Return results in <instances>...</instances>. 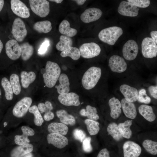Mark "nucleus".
<instances>
[{
    "label": "nucleus",
    "mask_w": 157,
    "mask_h": 157,
    "mask_svg": "<svg viewBox=\"0 0 157 157\" xmlns=\"http://www.w3.org/2000/svg\"><path fill=\"white\" fill-rule=\"evenodd\" d=\"M21 130L23 134L28 137L33 135L35 134L33 130L28 126H23L21 127Z\"/></svg>",
    "instance_id": "a18cd8bd"
},
{
    "label": "nucleus",
    "mask_w": 157,
    "mask_h": 157,
    "mask_svg": "<svg viewBox=\"0 0 157 157\" xmlns=\"http://www.w3.org/2000/svg\"><path fill=\"white\" fill-rule=\"evenodd\" d=\"M103 13L99 8H88L80 16L81 20L84 23H88L99 19Z\"/></svg>",
    "instance_id": "4468645a"
},
{
    "label": "nucleus",
    "mask_w": 157,
    "mask_h": 157,
    "mask_svg": "<svg viewBox=\"0 0 157 157\" xmlns=\"http://www.w3.org/2000/svg\"><path fill=\"white\" fill-rule=\"evenodd\" d=\"M108 104L110 110L111 117L114 119L118 118L122 113L120 101L118 99L113 97L109 99Z\"/></svg>",
    "instance_id": "aec40b11"
},
{
    "label": "nucleus",
    "mask_w": 157,
    "mask_h": 157,
    "mask_svg": "<svg viewBox=\"0 0 157 157\" xmlns=\"http://www.w3.org/2000/svg\"><path fill=\"white\" fill-rule=\"evenodd\" d=\"M121 107L125 115L127 117L135 119L137 115L136 109L134 104L126 101L124 98L121 101Z\"/></svg>",
    "instance_id": "6ab92c4d"
},
{
    "label": "nucleus",
    "mask_w": 157,
    "mask_h": 157,
    "mask_svg": "<svg viewBox=\"0 0 157 157\" xmlns=\"http://www.w3.org/2000/svg\"><path fill=\"white\" fill-rule=\"evenodd\" d=\"M138 110L140 114L147 121L152 122L155 119L156 116L151 106L141 105L139 106Z\"/></svg>",
    "instance_id": "a878e982"
},
{
    "label": "nucleus",
    "mask_w": 157,
    "mask_h": 157,
    "mask_svg": "<svg viewBox=\"0 0 157 157\" xmlns=\"http://www.w3.org/2000/svg\"><path fill=\"white\" fill-rule=\"evenodd\" d=\"M4 5V1L0 0V12L2 10Z\"/></svg>",
    "instance_id": "6e6d98bb"
},
{
    "label": "nucleus",
    "mask_w": 157,
    "mask_h": 157,
    "mask_svg": "<svg viewBox=\"0 0 157 157\" xmlns=\"http://www.w3.org/2000/svg\"><path fill=\"white\" fill-rule=\"evenodd\" d=\"M11 8L13 13L23 18H26L30 16L29 10L25 4L19 0L10 1Z\"/></svg>",
    "instance_id": "ddd939ff"
},
{
    "label": "nucleus",
    "mask_w": 157,
    "mask_h": 157,
    "mask_svg": "<svg viewBox=\"0 0 157 157\" xmlns=\"http://www.w3.org/2000/svg\"><path fill=\"white\" fill-rule=\"evenodd\" d=\"M84 122L86 125L88 131L90 135H94L98 133L100 130L98 122L88 119H86Z\"/></svg>",
    "instance_id": "f704fd0d"
},
{
    "label": "nucleus",
    "mask_w": 157,
    "mask_h": 157,
    "mask_svg": "<svg viewBox=\"0 0 157 157\" xmlns=\"http://www.w3.org/2000/svg\"><path fill=\"white\" fill-rule=\"evenodd\" d=\"M14 141L15 143L19 145L29 143L30 142L28 136L23 134L21 135H16Z\"/></svg>",
    "instance_id": "a19ab883"
},
{
    "label": "nucleus",
    "mask_w": 157,
    "mask_h": 157,
    "mask_svg": "<svg viewBox=\"0 0 157 157\" xmlns=\"http://www.w3.org/2000/svg\"><path fill=\"white\" fill-rule=\"evenodd\" d=\"M49 1H52V2H54L57 3H61L63 1V0H49Z\"/></svg>",
    "instance_id": "13d9d810"
},
{
    "label": "nucleus",
    "mask_w": 157,
    "mask_h": 157,
    "mask_svg": "<svg viewBox=\"0 0 157 157\" xmlns=\"http://www.w3.org/2000/svg\"><path fill=\"white\" fill-rule=\"evenodd\" d=\"M28 111L34 115V121L35 124L38 126L42 125L44 122V120L38 107L35 105L30 107Z\"/></svg>",
    "instance_id": "58836bf2"
},
{
    "label": "nucleus",
    "mask_w": 157,
    "mask_h": 157,
    "mask_svg": "<svg viewBox=\"0 0 157 157\" xmlns=\"http://www.w3.org/2000/svg\"><path fill=\"white\" fill-rule=\"evenodd\" d=\"M54 113L51 111L45 112L44 115V119L46 121H49L53 119L54 117Z\"/></svg>",
    "instance_id": "09e8293b"
},
{
    "label": "nucleus",
    "mask_w": 157,
    "mask_h": 157,
    "mask_svg": "<svg viewBox=\"0 0 157 157\" xmlns=\"http://www.w3.org/2000/svg\"><path fill=\"white\" fill-rule=\"evenodd\" d=\"M49 45V42L48 40H45L40 46L38 50V53L42 54L45 53L47 51Z\"/></svg>",
    "instance_id": "49530a36"
},
{
    "label": "nucleus",
    "mask_w": 157,
    "mask_h": 157,
    "mask_svg": "<svg viewBox=\"0 0 157 157\" xmlns=\"http://www.w3.org/2000/svg\"><path fill=\"white\" fill-rule=\"evenodd\" d=\"M29 2L31 10L37 15L44 17L50 12L49 2L46 0H29Z\"/></svg>",
    "instance_id": "20e7f679"
},
{
    "label": "nucleus",
    "mask_w": 157,
    "mask_h": 157,
    "mask_svg": "<svg viewBox=\"0 0 157 157\" xmlns=\"http://www.w3.org/2000/svg\"><path fill=\"white\" fill-rule=\"evenodd\" d=\"M108 65L113 72L121 73L126 69L127 64L124 58L117 55L111 56L108 61Z\"/></svg>",
    "instance_id": "9b49d317"
},
{
    "label": "nucleus",
    "mask_w": 157,
    "mask_h": 157,
    "mask_svg": "<svg viewBox=\"0 0 157 157\" xmlns=\"http://www.w3.org/2000/svg\"><path fill=\"white\" fill-rule=\"evenodd\" d=\"M97 113V108L90 105L86 106V109H82L80 112V113L81 116L87 117L88 119L96 121L99 119V117Z\"/></svg>",
    "instance_id": "cd10ccee"
},
{
    "label": "nucleus",
    "mask_w": 157,
    "mask_h": 157,
    "mask_svg": "<svg viewBox=\"0 0 157 157\" xmlns=\"http://www.w3.org/2000/svg\"><path fill=\"white\" fill-rule=\"evenodd\" d=\"M59 31L62 34L70 38L75 36L77 33V30L71 28L69 22L66 20H63L60 23Z\"/></svg>",
    "instance_id": "393cba45"
},
{
    "label": "nucleus",
    "mask_w": 157,
    "mask_h": 157,
    "mask_svg": "<svg viewBox=\"0 0 157 157\" xmlns=\"http://www.w3.org/2000/svg\"><path fill=\"white\" fill-rule=\"evenodd\" d=\"M3 48V43L0 39V53H1L2 50Z\"/></svg>",
    "instance_id": "4d7b16f0"
},
{
    "label": "nucleus",
    "mask_w": 157,
    "mask_h": 157,
    "mask_svg": "<svg viewBox=\"0 0 157 157\" xmlns=\"http://www.w3.org/2000/svg\"><path fill=\"white\" fill-rule=\"evenodd\" d=\"M74 138L76 140L82 142L86 138V134L82 130L76 129L73 131Z\"/></svg>",
    "instance_id": "c03bdc74"
},
{
    "label": "nucleus",
    "mask_w": 157,
    "mask_h": 157,
    "mask_svg": "<svg viewBox=\"0 0 157 157\" xmlns=\"http://www.w3.org/2000/svg\"><path fill=\"white\" fill-rule=\"evenodd\" d=\"M47 142L55 147L62 149L68 144L67 138L64 135L56 133H50L47 136Z\"/></svg>",
    "instance_id": "dca6fc26"
},
{
    "label": "nucleus",
    "mask_w": 157,
    "mask_h": 157,
    "mask_svg": "<svg viewBox=\"0 0 157 157\" xmlns=\"http://www.w3.org/2000/svg\"><path fill=\"white\" fill-rule=\"evenodd\" d=\"M128 2L131 3L137 7L145 8L150 5V1L149 0H128Z\"/></svg>",
    "instance_id": "79ce46f5"
},
{
    "label": "nucleus",
    "mask_w": 157,
    "mask_h": 157,
    "mask_svg": "<svg viewBox=\"0 0 157 157\" xmlns=\"http://www.w3.org/2000/svg\"><path fill=\"white\" fill-rule=\"evenodd\" d=\"M58 99L60 103L65 106H78L80 104L79 96L73 92L66 94H59Z\"/></svg>",
    "instance_id": "f3484780"
},
{
    "label": "nucleus",
    "mask_w": 157,
    "mask_h": 157,
    "mask_svg": "<svg viewBox=\"0 0 157 157\" xmlns=\"http://www.w3.org/2000/svg\"><path fill=\"white\" fill-rule=\"evenodd\" d=\"M57 117L59 119L61 123L65 125L71 126L74 125L76 121L75 117L72 115L68 113L67 112L63 109H60L56 112Z\"/></svg>",
    "instance_id": "b1692460"
},
{
    "label": "nucleus",
    "mask_w": 157,
    "mask_h": 157,
    "mask_svg": "<svg viewBox=\"0 0 157 157\" xmlns=\"http://www.w3.org/2000/svg\"><path fill=\"white\" fill-rule=\"evenodd\" d=\"M60 72V68L57 63L47 61L45 66V72L43 74L45 86L49 88L54 87L59 78Z\"/></svg>",
    "instance_id": "f257e3e1"
},
{
    "label": "nucleus",
    "mask_w": 157,
    "mask_h": 157,
    "mask_svg": "<svg viewBox=\"0 0 157 157\" xmlns=\"http://www.w3.org/2000/svg\"><path fill=\"white\" fill-rule=\"evenodd\" d=\"M151 38L156 44H157V31H152L150 33Z\"/></svg>",
    "instance_id": "603ef678"
},
{
    "label": "nucleus",
    "mask_w": 157,
    "mask_h": 157,
    "mask_svg": "<svg viewBox=\"0 0 157 157\" xmlns=\"http://www.w3.org/2000/svg\"><path fill=\"white\" fill-rule=\"evenodd\" d=\"M97 157H110L109 152L106 148H104L99 152Z\"/></svg>",
    "instance_id": "8fccbe9b"
},
{
    "label": "nucleus",
    "mask_w": 157,
    "mask_h": 157,
    "mask_svg": "<svg viewBox=\"0 0 157 157\" xmlns=\"http://www.w3.org/2000/svg\"><path fill=\"white\" fill-rule=\"evenodd\" d=\"M11 33L16 40L18 42L23 41L27 33L24 22L20 18H15L13 23Z\"/></svg>",
    "instance_id": "423d86ee"
},
{
    "label": "nucleus",
    "mask_w": 157,
    "mask_h": 157,
    "mask_svg": "<svg viewBox=\"0 0 157 157\" xmlns=\"http://www.w3.org/2000/svg\"><path fill=\"white\" fill-rule=\"evenodd\" d=\"M33 28L40 33H47L52 29L51 22L48 20L38 22L33 25Z\"/></svg>",
    "instance_id": "c756f323"
},
{
    "label": "nucleus",
    "mask_w": 157,
    "mask_h": 157,
    "mask_svg": "<svg viewBox=\"0 0 157 157\" xmlns=\"http://www.w3.org/2000/svg\"><path fill=\"white\" fill-rule=\"evenodd\" d=\"M149 91L152 97L157 99V86L151 85L148 88Z\"/></svg>",
    "instance_id": "de8ad7c7"
},
{
    "label": "nucleus",
    "mask_w": 157,
    "mask_h": 157,
    "mask_svg": "<svg viewBox=\"0 0 157 157\" xmlns=\"http://www.w3.org/2000/svg\"><path fill=\"white\" fill-rule=\"evenodd\" d=\"M45 104L48 110L51 111L53 109V107L51 103L49 101H47L45 102Z\"/></svg>",
    "instance_id": "864d4df0"
},
{
    "label": "nucleus",
    "mask_w": 157,
    "mask_h": 157,
    "mask_svg": "<svg viewBox=\"0 0 157 157\" xmlns=\"http://www.w3.org/2000/svg\"><path fill=\"white\" fill-rule=\"evenodd\" d=\"M142 52L143 56L147 58H152L157 55V46L150 38H144L141 44Z\"/></svg>",
    "instance_id": "0eeeda50"
},
{
    "label": "nucleus",
    "mask_w": 157,
    "mask_h": 157,
    "mask_svg": "<svg viewBox=\"0 0 157 157\" xmlns=\"http://www.w3.org/2000/svg\"><path fill=\"white\" fill-rule=\"evenodd\" d=\"M140 102L145 104H149L151 101V98L148 96L144 89H142L140 90L138 93V99Z\"/></svg>",
    "instance_id": "ea45409f"
},
{
    "label": "nucleus",
    "mask_w": 157,
    "mask_h": 157,
    "mask_svg": "<svg viewBox=\"0 0 157 157\" xmlns=\"http://www.w3.org/2000/svg\"><path fill=\"white\" fill-rule=\"evenodd\" d=\"M139 10L134 4L128 1H123L119 4L117 11L122 15L134 17L138 15Z\"/></svg>",
    "instance_id": "f8f14e48"
},
{
    "label": "nucleus",
    "mask_w": 157,
    "mask_h": 157,
    "mask_svg": "<svg viewBox=\"0 0 157 157\" xmlns=\"http://www.w3.org/2000/svg\"><path fill=\"white\" fill-rule=\"evenodd\" d=\"M32 101L31 97H26L18 101L13 108V115L19 118L24 116L30 107Z\"/></svg>",
    "instance_id": "6e6552de"
},
{
    "label": "nucleus",
    "mask_w": 157,
    "mask_h": 157,
    "mask_svg": "<svg viewBox=\"0 0 157 157\" xmlns=\"http://www.w3.org/2000/svg\"><path fill=\"white\" fill-rule=\"evenodd\" d=\"M59 39V41L56 45L58 50L62 51L72 47L73 42L71 38L62 35L60 36Z\"/></svg>",
    "instance_id": "7c9ffc66"
},
{
    "label": "nucleus",
    "mask_w": 157,
    "mask_h": 157,
    "mask_svg": "<svg viewBox=\"0 0 157 157\" xmlns=\"http://www.w3.org/2000/svg\"><path fill=\"white\" fill-rule=\"evenodd\" d=\"M142 146L149 153L153 155L157 154V142L152 140L147 139L142 143Z\"/></svg>",
    "instance_id": "e433bc0d"
},
{
    "label": "nucleus",
    "mask_w": 157,
    "mask_h": 157,
    "mask_svg": "<svg viewBox=\"0 0 157 157\" xmlns=\"http://www.w3.org/2000/svg\"><path fill=\"white\" fill-rule=\"evenodd\" d=\"M10 82L13 92L16 95H18L21 91L18 76L15 74H12L10 77Z\"/></svg>",
    "instance_id": "4c0bfd02"
},
{
    "label": "nucleus",
    "mask_w": 157,
    "mask_h": 157,
    "mask_svg": "<svg viewBox=\"0 0 157 157\" xmlns=\"http://www.w3.org/2000/svg\"><path fill=\"white\" fill-rule=\"evenodd\" d=\"M38 110L40 111L42 113L50 111L47 108L45 104L42 103H39L38 105Z\"/></svg>",
    "instance_id": "3c124183"
},
{
    "label": "nucleus",
    "mask_w": 157,
    "mask_h": 157,
    "mask_svg": "<svg viewBox=\"0 0 157 157\" xmlns=\"http://www.w3.org/2000/svg\"><path fill=\"white\" fill-rule=\"evenodd\" d=\"M20 46L21 49V56L23 60L26 61L33 55L34 51L33 47L27 42L21 44Z\"/></svg>",
    "instance_id": "2f4dec72"
},
{
    "label": "nucleus",
    "mask_w": 157,
    "mask_h": 157,
    "mask_svg": "<svg viewBox=\"0 0 157 157\" xmlns=\"http://www.w3.org/2000/svg\"><path fill=\"white\" fill-rule=\"evenodd\" d=\"M91 138L90 137H86L82 142V148L84 151L90 153L93 148L91 144Z\"/></svg>",
    "instance_id": "37998d69"
},
{
    "label": "nucleus",
    "mask_w": 157,
    "mask_h": 157,
    "mask_svg": "<svg viewBox=\"0 0 157 157\" xmlns=\"http://www.w3.org/2000/svg\"><path fill=\"white\" fill-rule=\"evenodd\" d=\"M50 133H56L64 136L67 133L69 129L65 124L62 123L54 122L49 124L47 127Z\"/></svg>",
    "instance_id": "5701e85b"
},
{
    "label": "nucleus",
    "mask_w": 157,
    "mask_h": 157,
    "mask_svg": "<svg viewBox=\"0 0 157 157\" xmlns=\"http://www.w3.org/2000/svg\"><path fill=\"white\" fill-rule=\"evenodd\" d=\"M120 90L127 101L133 102L138 99V91L135 88L124 84L120 87Z\"/></svg>",
    "instance_id": "a211bd4d"
},
{
    "label": "nucleus",
    "mask_w": 157,
    "mask_h": 157,
    "mask_svg": "<svg viewBox=\"0 0 157 157\" xmlns=\"http://www.w3.org/2000/svg\"><path fill=\"white\" fill-rule=\"evenodd\" d=\"M33 149V146L31 144L27 143L19 145L14 149L10 153L11 157H23L26 154L31 153Z\"/></svg>",
    "instance_id": "412c9836"
},
{
    "label": "nucleus",
    "mask_w": 157,
    "mask_h": 157,
    "mask_svg": "<svg viewBox=\"0 0 157 157\" xmlns=\"http://www.w3.org/2000/svg\"><path fill=\"white\" fill-rule=\"evenodd\" d=\"M60 55L63 57H69L75 60L79 59L81 56L79 49L77 47H71L62 51Z\"/></svg>",
    "instance_id": "72a5a7b5"
},
{
    "label": "nucleus",
    "mask_w": 157,
    "mask_h": 157,
    "mask_svg": "<svg viewBox=\"0 0 157 157\" xmlns=\"http://www.w3.org/2000/svg\"><path fill=\"white\" fill-rule=\"evenodd\" d=\"M132 120H127L118 125L120 132L123 137L127 139L131 138L132 132L130 127L132 124Z\"/></svg>",
    "instance_id": "bb28decb"
},
{
    "label": "nucleus",
    "mask_w": 157,
    "mask_h": 157,
    "mask_svg": "<svg viewBox=\"0 0 157 157\" xmlns=\"http://www.w3.org/2000/svg\"><path fill=\"white\" fill-rule=\"evenodd\" d=\"M101 74V69L94 66L89 68L84 73L82 79V84L85 89L94 88L99 80Z\"/></svg>",
    "instance_id": "f03ea898"
},
{
    "label": "nucleus",
    "mask_w": 157,
    "mask_h": 157,
    "mask_svg": "<svg viewBox=\"0 0 157 157\" xmlns=\"http://www.w3.org/2000/svg\"><path fill=\"white\" fill-rule=\"evenodd\" d=\"M5 50L7 55L12 60H16L21 56V49L20 45L15 40L11 39L6 42Z\"/></svg>",
    "instance_id": "9d476101"
},
{
    "label": "nucleus",
    "mask_w": 157,
    "mask_h": 157,
    "mask_svg": "<svg viewBox=\"0 0 157 157\" xmlns=\"http://www.w3.org/2000/svg\"><path fill=\"white\" fill-rule=\"evenodd\" d=\"M124 157H138L142 149L137 143L131 141L126 142L123 146Z\"/></svg>",
    "instance_id": "2eb2a0df"
},
{
    "label": "nucleus",
    "mask_w": 157,
    "mask_h": 157,
    "mask_svg": "<svg viewBox=\"0 0 157 157\" xmlns=\"http://www.w3.org/2000/svg\"><path fill=\"white\" fill-rule=\"evenodd\" d=\"M1 95V91H0V95Z\"/></svg>",
    "instance_id": "680f3d73"
},
{
    "label": "nucleus",
    "mask_w": 157,
    "mask_h": 157,
    "mask_svg": "<svg viewBox=\"0 0 157 157\" xmlns=\"http://www.w3.org/2000/svg\"><path fill=\"white\" fill-rule=\"evenodd\" d=\"M81 55L83 58H90L99 55L101 51V48L95 43L91 42L82 44L79 49Z\"/></svg>",
    "instance_id": "39448f33"
},
{
    "label": "nucleus",
    "mask_w": 157,
    "mask_h": 157,
    "mask_svg": "<svg viewBox=\"0 0 157 157\" xmlns=\"http://www.w3.org/2000/svg\"><path fill=\"white\" fill-rule=\"evenodd\" d=\"M7 124V123L6 122H4L3 123L4 127H5Z\"/></svg>",
    "instance_id": "052dcab7"
},
{
    "label": "nucleus",
    "mask_w": 157,
    "mask_h": 157,
    "mask_svg": "<svg viewBox=\"0 0 157 157\" xmlns=\"http://www.w3.org/2000/svg\"><path fill=\"white\" fill-rule=\"evenodd\" d=\"M2 86L5 93V97L8 100H11L13 97V92L10 81L6 77L3 78L1 81Z\"/></svg>",
    "instance_id": "c9c22d12"
},
{
    "label": "nucleus",
    "mask_w": 157,
    "mask_h": 157,
    "mask_svg": "<svg viewBox=\"0 0 157 157\" xmlns=\"http://www.w3.org/2000/svg\"><path fill=\"white\" fill-rule=\"evenodd\" d=\"M23 157H33V155L31 153H30L26 154Z\"/></svg>",
    "instance_id": "bf43d9fd"
},
{
    "label": "nucleus",
    "mask_w": 157,
    "mask_h": 157,
    "mask_svg": "<svg viewBox=\"0 0 157 157\" xmlns=\"http://www.w3.org/2000/svg\"></svg>",
    "instance_id": "e2e57ef3"
},
{
    "label": "nucleus",
    "mask_w": 157,
    "mask_h": 157,
    "mask_svg": "<svg viewBox=\"0 0 157 157\" xmlns=\"http://www.w3.org/2000/svg\"><path fill=\"white\" fill-rule=\"evenodd\" d=\"M107 131L116 141H118L123 138L119 129L118 125L115 122H112L108 126Z\"/></svg>",
    "instance_id": "473e14b6"
},
{
    "label": "nucleus",
    "mask_w": 157,
    "mask_h": 157,
    "mask_svg": "<svg viewBox=\"0 0 157 157\" xmlns=\"http://www.w3.org/2000/svg\"><path fill=\"white\" fill-rule=\"evenodd\" d=\"M72 1L76 2V3L79 5H83L86 1L85 0H74Z\"/></svg>",
    "instance_id": "5fc2aeb1"
},
{
    "label": "nucleus",
    "mask_w": 157,
    "mask_h": 157,
    "mask_svg": "<svg viewBox=\"0 0 157 157\" xmlns=\"http://www.w3.org/2000/svg\"><path fill=\"white\" fill-rule=\"evenodd\" d=\"M21 83L24 88L28 87L30 84L32 83L35 80L36 75L33 72L28 73L25 71H22L21 73Z\"/></svg>",
    "instance_id": "c85d7f7f"
},
{
    "label": "nucleus",
    "mask_w": 157,
    "mask_h": 157,
    "mask_svg": "<svg viewBox=\"0 0 157 157\" xmlns=\"http://www.w3.org/2000/svg\"><path fill=\"white\" fill-rule=\"evenodd\" d=\"M138 51V47L137 42L133 40H129L123 46V56L126 60H133L136 57Z\"/></svg>",
    "instance_id": "1a4fd4ad"
},
{
    "label": "nucleus",
    "mask_w": 157,
    "mask_h": 157,
    "mask_svg": "<svg viewBox=\"0 0 157 157\" xmlns=\"http://www.w3.org/2000/svg\"><path fill=\"white\" fill-rule=\"evenodd\" d=\"M59 78V84L56 88L58 93L60 94H64L69 93L70 83L67 75L62 73L60 74Z\"/></svg>",
    "instance_id": "4be33fe9"
},
{
    "label": "nucleus",
    "mask_w": 157,
    "mask_h": 157,
    "mask_svg": "<svg viewBox=\"0 0 157 157\" xmlns=\"http://www.w3.org/2000/svg\"><path fill=\"white\" fill-rule=\"evenodd\" d=\"M122 29L118 26H112L104 29L99 33L98 37L102 42L110 45L115 44L122 34Z\"/></svg>",
    "instance_id": "7ed1b4c3"
}]
</instances>
